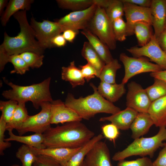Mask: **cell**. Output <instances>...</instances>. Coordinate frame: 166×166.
Listing matches in <instances>:
<instances>
[{
    "label": "cell",
    "mask_w": 166,
    "mask_h": 166,
    "mask_svg": "<svg viewBox=\"0 0 166 166\" xmlns=\"http://www.w3.org/2000/svg\"><path fill=\"white\" fill-rule=\"evenodd\" d=\"M18 105V102L14 100L0 101V110L2 112L1 116L7 123L11 120Z\"/></svg>",
    "instance_id": "obj_37"
},
{
    "label": "cell",
    "mask_w": 166,
    "mask_h": 166,
    "mask_svg": "<svg viewBox=\"0 0 166 166\" xmlns=\"http://www.w3.org/2000/svg\"><path fill=\"white\" fill-rule=\"evenodd\" d=\"M101 129L104 137L115 144L120 135L119 129L117 127L111 123L102 125Z\"/></svg>",
    "instance_id": "obj_39"
},
{
    "label": "cell",
    "mask_w": 166,
    "mask_h": 166,
    "mask_svg": "<svg viewBox=\"0 0 166 166\" xmlns=\"http://www.w3.org/2000/svg\"><path fill=\"white\" fill-rule=\"evenodd\" d=\"M126 105L138 113H148L152 103L146 89L135 81H131L127 85Z\"/></svg>",
    "instance_id": "obj_12"
},
{
    "label": "cell",
    "mask_w": 166,
    "mask_h": 166,
    "mask_svg": "<svg viewBox=\"0 0 166 166\" xmlns=\"http://www.w3.org/2000/svg\"><path fill=\"white\" fill-rule=\"evenodd\" d=\"M157 127H166V96L152 101L148 111Z\"/></svg>",
    "instance_id": "obj_22"
},
{
    "label": "cell",
    "mask_w": 166,
    "mask_h": 166,
    "mask_svg": "<svg viewBox=\"0 0 166 166\" xmlns=\"http://www.w3.org/2000/svg\"><path fill=\"white\" fill-rule=\"evenodd\" d=\"M97 6L93 4L85 10L72 11L56 21L61 26L64 31L69 29L84 30L87 28Z\"/></svg>",
    "instance_id": "obj_10"
},
{
    "label": "cell",
    "mask_w": 166,
    "mask_h": 166,
    "mask_svg": "<svg viewBox=\"0 0 166 166\" xmlns=\"http://www.w3.org/2000/svg\"><path fill=\"white\" fill-rule=\"evenodd\" d=\"M26 11L20 10L14 14L20 25V32L14 37L9 36L5 32L4 41L0 46V53L10 55L30 51L43 54L45 49L35 39V32L28 22Z\"/></svg>",
    "instance_id": "obj_2"
},
{
    "label": "cell",
    "mask_w": 166,
    "mask_h": 166,
    "mask_svg": "<svg viewBox=\"0 0 166 166\" xmlns=\"http://www.w3.org/2000/svg\"><path fill=\"white\" fill-rule=\"evenodd\" d=\"M16 157L22 163V166H33L37 159L36 155L31 150L30 146L23 144L18 149Z\"/></svg>",
    "instance_id": "obj_34"
},
{
    "label": "cell",
    "mask_w": 166,
    "mask_h": 166,
    "mask_svg": "<svg viewBox=\"0 0 166 166\" xmlns=\"http://www.w3.org/2000/svg\"><path fill=\"white\" fill-rule=\"evenodd\" d=\"M119 59L124 67V74L122 81L124 84L137 74L164 70L160 66L151 62L149 59L144 57H130L123 53L120 54Z\"/></svg>",
    "instance_id": "obj_7"
},
{
    "label": "cell",
    "mask_w": 166,
    "mask_h": 166,
    "mask_svg": "<svg viewBox=\"0 0 166 166\" xmlns=\"http://www.w3.org/2000/svg\"><path fill=\"white\" fill-rule=\"evenodd\" d=\"M123 2L133 4L144 7L150 8L152 0H121Z\"/></svg>",
    "instance_id": "obj_47"
},
{
    "label": "cell",
    "mask_w": 166,
    "mask_h": 166,
    "mask_svg": "<svg viewBox=\"0 0 166 166\" xmlns=\"http://www.w3.org/2000/svg\"><path fill=\"white\" fill-rule=\"evenodd\" d=\"M8 0H0V14L2 16L3 13V10L5 6L7 5Z\"/></svg>",
    "instance_id": "obj_51"
},
{
    "label": "cell",
    "mask_w": 166,
    "mask_h": 166,
    "mask_svg": "<svg viewBox=\"0 0 166 166\" xmlns=\"http://www.w3.org/2000/svg\"><path fill=\"white\" fill-rule=\"evenodd\" d=\"M105 9L112 22L117 19L122 18L124 15V3L121 0H111L109 5Z\"/></svg>",
    "instance_id": "obj_35"
},
{
    "label": "cell",
    "mask_w": 166,
    "mask_h": 166,
    "mask_svg": "<svg viewBox=\"0 0 166 166\" xmlns=\"http://www.w3.org/2000/svg\"><path fill=\"white\" fill-rule=\"evenodd\" d=\"M163 148L153 162V166H166V143H164Z\"/></svg>",
    "instance_id": "obj_44"
},
{
    "label": "cell",
    "mask_w": 166,
    "mask_h": 166,
    "mask_svg": "<svg viewBox=\"0 0 166 166\" xmlns=\"http://www.w3.org/2000/svg\"><path fill=\"white\" fill-rule=\"evenodd\" d=\"M51 43L53 47H61L65 45L66 41L62 34H58L54 37L51 40Z\"/></svg>",
    "instance_id": "obj_46"
},
{
    "label": "cell",
    "mask_w": 166,
    "mask_h": 166,
    "mask_svg": "<svg viewBox=\"0 0 166 166\" xmlns=\"http://www.w3.org/2000/svg\"><path fill=\"white\" fill-rule=\"evenodd\" d=\"M138 113L134 110L127 107L125 109L120 110L110 116L101 117L99 121H110L119 129L125 130L130 128Z\"/></svg>",
    "instance_id": "obj_18"
},
{
    "label": "cell",
    "mask_w": 166,
    "mask_h": 166,
    "mask_svg": "<svg viewBox=\"0 0 166 166\" xmlns=\"http://www.w3.org/2000/svg\"><path fill=\"white\" fill-rule=\"evenodd\" d=\"M41 111L33 116H29L18 130L20 135L28 132L43 134L51 127V103L46 101L41 105Z\"/></svg>",
    "instance_id": "obj_8"
},
{
    "label": "cell",
    "mask_w": 166,
    "mask_h": 166,
    "mask_svg": "<svg viewBox=\"0 0 166 166\" xmlns=\"http://www.w3.org/2000/svg\"><path fill=\"white\" fill-rule=\"evenodd\" d=\"M164 30H166V20H165V25Z\"/></svg>",
    "instance_id": "obj_52"
},
{
    "label": "cell",
    "mask_w": 166,
    "mask_h": 166,
    "mask_svg": "<svg viewBox=\"0 0 166 166\" xmlns=\"http://www.w3.org/2000/svg\"><path fill=\"white\" fill-rule=\"evenodd\" d=\"M61 77L63 80L68 81L73 88L83 85L85 82L80 69L76 67L74 61L70 62L68 66L62 67Z\"/></svg>",
    "instance_id": "obj_24"
},
{
    "label": "cell",
    "mask_w": 166,
    "mask_h": 166,
    "mask_svg": "<svg viewBox=\"0 0 166 166\" xmlns=\"http://www.w3.org/2000/svg\"><path fill=\"white\" fill-rule=\"evenodd\" d=\"M5 83L11 89L4 91L2 96L5 98L14 100L18 102L26 103L31 101L34 107L39 109L43 102L53 101L49 90L51 78L48 77L39 83L26 86L15 85L3 79Z\"/></svg>",
    "instance_id": "obj_4"
},
{
    "label": "cell",
    "mask_w": 166,
    "mask_h": 166,
    "mask_svg": "<svg viewBox=\"0 0 166 166\" xmlns=\"http://www.w3.org/2000/svg\"><path fill=\"white\" fill-rule=\"evenodd\" d=\"M58 6L73 11L86 9L94 4L93 0H57Z\"/></svg>",
    "instance_id": "obj_32"
},
{
    "label": "cell",
    "mask_w": 166,
    "mask_h": 166,
    "mask_svg": "<svg viewBox=\"0 0 166 166\" xmlns=\"http://www.w3.org/2000/svg\"><path fill=\"white\" fill-rule=\"evenodd\" d=\"M43 134V144L46 148L80 147L95 136L94 132L81 121L50 127Z\"/></svg>",
    "instance_id": "obj_1"
},
{
    "label": "cell",
    "mask_w": 166,
    "mask_h": 166,
    "mask_svg": "<svg viewBox=\"0 0 166 166\" xmlns=\"http://www.w3.org/2000/svg\"><path fill=\"white\" fill-rule=\"evenodd\" d=\"M84 166H113L110 152L106 143L101 140L97 142L85 158Z\"/></svg>",
    "instance_id": "obj_14"
},
{
    "label": "cell",
    "mask_w": 166,
    "mask_h": 166,
    "mask_svg": "<svg viewBox=\"0 0 166 166\" xmlns=\"http://www.w3.org/2000/svg\"><path fill=\"white\" fill-rule=\"evenodd\" d=\"M33 0H10L6 6L1 18L2 25L5 26L10 17L20 10H29Z\"/></svg>",
    "instance_id": "obj_27"
},
{
    "label": "cell",
    "mask_w": 166,
    "mask_h": 166,
    "mask_svg": "<svg viewBox=\"0 0 166 166\" xmlns=\"http://www.w3.org/2000/svg\"><path fill=\"white\" fill-rule=\"evenodd\" d=\"M158 133L148 137L139 138L134 140L123 150L115 153L112 157L115 161H120L133 156L152 157L160 147H163L166 140V127L159 128Z\"/></svg>",
    "instance_id": "obj_5"
},
{
    "label": "cell",
    "mask_w": 166,
    "mask_h": 166,
    "mask_svg": "<svg viewBox=\"0 0 166 166\" xmlns=\"http://www.w3.org/2000/svg\"><path fill=\"white\" fill-rule=\"evenodd\" d=\"M36 156V160L33 166H62L51 157L41 155Z\"/></svg>",
    "instance_id": "obj_42"
},
{
    "label": "cell",
    "mask_w": 166,
    "mask_h": 166,
    "mask_svg": "<svg viewBox=\"0 0 166 166\" xmlns=\"http://www.w3.org/2000/svg\"><path fill=\"white\" fill-rule=\"evenodd\" d=\"M153 124V121L148 113H138L130 128L132 138L135 140L145 134Z\"/></svg>",
    "instance_id": "obj_19"
},
{
    "label": "cell",
    "mask_w": 166,
    "mask_h": 166,
    "mask_svg": "<svg viewBox=\"0 0 166 166\" xmlns=\"http://www.w3.org/2000/svg\"><path fill=\"white\" fill-rule=\"evenodd\" d=\"M90 86L93 90V94L85 97L76 98L73 94L68 93L65 104L74 111L82 118L89 120L99 113H106L111 115L121 110L118 107L101 96L97 87L93 83Z\"/></svg>",
    "instance_id": "obj_3"
},
{
    "label": "cell",
    "mask_w": 166,
    "mask_h": 166,
    "mask_svg": "<svg viewBox=\"0 0 166 166\" xmlns=\"http://www.w3.org/2000/svg\"><path fill=\"white\" fill-rule=\"evenodd\" d=\"M121 67V65L118 60L114 59L109 63L105 64L100 73L99 78L101 81L108 83H115L117 72Z\"/></svg>",
    "instance_id": "obj_31"
},
{
    "label": "cell",
    "mask_w": 166,
    "mask_h": 166,
    "mask_svg": "<svg viewBox=\"0 0 166 166\" xmlns=\"http://www.w3.org/2000/svg\"><path fill=\"white\" fill-rule=\"evenodd\" d=\"M126 50L134 57H146L160 66L164 70H166V53L160 47L154 35L145 45L140 47L133 46Z\"/></svg>",
    "instance_id": "obj_11"
},
{
    "label": "cell",
    "mask_w": 166,
    "mask_h": 166,
    "mask_svg": "<svg viewBox=\"0 0 166 166\" xmlns=\"http://www.w3.org/2000/svg\"><path fill=\"white\" fill-rule=\"evenodd\" d=\"M26 103L18 102L16 109L10 121L7 123L6 130L12 131L13 129L17 130L22 126L28 116Z\"/></svg>",
    "instance_id": "obj_30"
},
{
    "label": "cell",
    "mask_w": 166,
    "mask_h": 166,
    "mask_svg": "<svg viewBox=\"0 0 166 166\" xmlns=\"http://www.w3.org/2000/svg\"><path fill=\"white\" fill-rule=\"evenodd\" d=\"M97 89L101 96L112 103L118 101L126 92L124 84L122 82L110 84L101 81Z\"/></svg>",
    "instance_id": "obj_21"
},
{
    "label": "cell",
    "mask_w": 166,
    "mask_h": 166,
    "mask_svg": "<svg viewBox=\"0 0 166 166\" xmlns=\"http://www.w3.org/2000/svg\"><path fill=\"white\" fill-rule=\"evenodd\" d=\"M51 103V124H63L82 120L74 111L66 106L61 100H53Z\"/></svg>",
    "instance_id": "obj_15"
},
{
    "label": "cell",
    "mask_w": 166,
    "mask_h": 166,
    "mask_svg": "<svg viewBox=\"0 0 166 166\" xmlns=\"http://www.w3.org/2000/svg\"><path fill=\"white\" fill-rule=\"evenodd\" d=\"M104 137L102 134L94 136L74 154L64 166H82L85 157L89 151L97 142L101 140Z\"/></svg>",
    "instance_id": "obj_26"
},
{
    "label": "cell",
    "mask_w": 166,
    "mask_h": 166,
    "mask_svg": "<svg viewBox=\"0 0 166 166\" xmlns=\"http://www.w3.org/2000/svg\"><path fill=\"white\" fill-rule=\"evenodd\" d=\"M8 131L9 136L5 139L6 141H16L37 149L46 148L43 144L44 136L43 134L35 133L28 136H18L14 134L12 130Z\"/></svg>",
    "instance_id": "obj_23"
},
{
    "label": "cell",
    "mask_w": 166,
    "mask_h": 166,
    "mask_svg": "<svg viewBox=\"0 0 166 166\" xmlns=\"http://www.w3.org/2000/svg\"><path fill=\"white\" fill-rule=\"evenodd\" d=\"M86 29L97 36L111 50L116 48V41L113 31L112 22L105 9L97 6L96 11Z\"/></svg>",
    "instance_id": "obj_6"
},
{
    "label": "cell",
    "mask_w": 166,
    "mask_h": 166,
    "mask_svg": "<svg viewBox=\"0 0 166 166\" xmlns=\"http://www.w3.org/2000/svg\"><path fill=\"white\" fill-rule=\"evenodd\" d=\"M11 166H20L17 164H14L12 165Z\"/></svg>",
    "instance_id": "obj_53"
},
{
    "label": "cell",
    "mask_w": 166,
    "mask_h": 166,
    "mask_svg": "<svg viewBox=\"0 0 166 166\" xmlns=\"http://www.w3.org/2000/svg\"><path fill=\"white\" fill-rule=\"evenodd\" d=\"M111 1V0H93L94 4L104 9L108 6Z\"/></svg>",
    "instance_id": "obj_50"
},
{
    "label": "cell",
    "mask_w": 166,
    "mask_h": 166,
    "mask_svg": "<svg viewBox=\"0 0 166 166\" xmlns=\"http://www.w3.org/2000/svg\"><path fill=\"white\" fill-rule=\"evenodd\" d=\"M113 31L116 41L122 42L127 36V26L122 18L116 19L112 22Z\"/></svg>",
    "instance_id": "obj_38"
},
{
    "label": "cell",
    "mask_w": 166,
    "mask_h": 166,
    "mask_svg": "<svg viewBox=\"0 0 166 166\" xmlns=\"http://www.w3.org/2000/svg\"><path fill=\"white\" fill-rule=\"evenodd\" d=\"M8 62L12 63L14 67V69L11 71V73L22 75L29 70L30 68L19 54L8 55L0 53V71L3 70L5 65Z\"/></svg>",
    "instance_id": "obj_25"
},
{
    "label": "cell",
    "mask_w": 166,
    "mask_h": 166,
    "mask_svg": "<svg viewBox=\"0 0 166 166\" xmlns=\"http://www.w3.org/2000/svg\"><path fill=\"white\" fill-rule=\"evenodd\" d=\"M165 52L166 53V51H165Z\"/></svg>",
    "instance_id": "obj_55"
},
{
    "label": "cell",
    "mask_w": 166,
    "mask_h": 166,
    "mask_svg": "<svg viewBox=\"0 0 166 166\" xmlns=\"http://www.w3.org/2000/svg\"><path fill=\"white\" fill-rule=\"evenodd\" d=\"M29 68H38L42 65L44 57L43 54L26 51L19 54Z\"/></svg>",
    "instance_id": "obj_36"
},
{
    "label": "cell",
    "mask_w": 166,
    "mask_h": 166,
    "mask_svg": "<svg viewBox=\"0 0 166 166\" xmlns=\"http://www.w3.org/2000/svg\"><path fill=\"white\" fill-rule=\"evenodd\" d=\"M78 33V30L69 29L64 31L62 35L66 41L72 43Z\"/></svg>",
    "instance_id": "obj_45"
},
{
    "label": "cell",
    "mask_w": 166,
    "mask_h": 166,
    "mask_svg": "<svg viewBox=\"0 0 166 166\" xmlns=\"http://www.w3.org/2000/svg\"><path fill=\"white\" fill-rule=\"evenodd\" d=\"M30 147L32 151L36 155H44L51 157L62 166H64L71 157L81 148H46L39 149L31 147Z\"/></svg>",
    "instance_id": "obj_17"
},
{
    "label": "cell",
    "mask_w": 166,
    "mask_h": 166,
    "mask_svg": "<svg viewBox=\"0 0 166 166\" xmlns=\"http://www.w3.org/2000/svg\"><path fill=\"white\" fill-rule=\"evenodd\" d=\"M156 38L160 47L164 51H166V30H164Z\"/></svg>",
    "instance_id": "obj_48"
},
{
    "label": "cell",
    "mask_w": 166,
    "mask_h": 166,
    "mask_svg": "<svg viewBox=\"0 0 166 166\" xmlns=\"http://www.w3.org/2000/svg\"><path fill=\"white\" fill-rule=\"evenodd\" d=\"M150 76L154 78L160 79L166 82V70L151 73Z\"/></svg>",
    "instance_id": "obj_49"
},
{
    "label": "cell",
    "mask_w": 166,
    "mask_h": 166,
    "mask_svg": "<svg viewBox=\"0 0 166 166\" xmlns=\"http://www.w3.org/2000/svg\"><path fill=\"white\" fill-rule=\"evenodd\" d=\"M150 8L152 16V26L154 30V35L157 38L164 30L166 0H152Z\"/></svg>",
    "instance_id": "obj_16"
},
{
    "label": "cell",
    "mask_w": 166,
    "mask_h": 166,
    "mask_svg": "<svg viewBox=\"0 0 166 166\" xmlns=\"http://www.w3.org/2000/svg\"><path fill=\"white\" fill-rule=\"evenodd\" d=\"M117 166H153L150 159L143 157L135 160L128 161L124 160L119 161Z\"/></svg>",
    "instance_id": "obj_40"
},
{
    "label": "cell",
    "mask_w": 166,
    "mask_h": 166,
    "mask_svg": "<svg viewBox=\"0 0 166 166\" xmlns=\"http://www.w3.org/2000/svg\"><path fill=\"white\" fill-rule=\"evenodd\" d=\"M82 166H84V165H83H83H82Z\"/></svg>",
    "instance_id": "obj_54"
},
{
    "label": "cell",
    "mask_w": 166,
    "mask_h": 166,
    "mask_svg": "<svg viewBox=\"0 0 166 166\" xmlns=\"http://www.w3.org/2000/svg\"><path fill=\"white\" fill-rule=\"evenodd\" d=\"M82 75L87 82H89L95 77H98L97 72L95 69L90 64L87 63L84 65L79 66V68Z\"/></svg>",
    "instance_id": "obj_43"
},
{
    "label": "cell",
    "mask_w": 166,
    "mask_h": 166,
    "mask_svg": "<svg viewBox=\"0 0 166 166\" xmlns=\"http://www.w3.org/2000/svg\"><path fill=\"white\" fill-rule=\"evenodd\" d=\"M82 56L96 70L99 78L105 64L88 42H84L81 51Z\"/></svg>",
    "instance_id": "obj_28"
},
{
    "label": "cell",
    "mask_w": 166,
    "mask_h": 166,
    "mask_svg": "<svg viewBox=\"0 0 166 166\" xmlns=\"http://www.w3.org/2000/svg\"><path fill=\"white\" fill-rule=\"evenodd\" d=\"M6 122L1 116L0 118V155L1 156L4 155V150L11 145L10 143L5 140V132L6 130Z\"/></svg>",
    "instance_id": "obj_41"
},
{
    "label": "cell",
    "mask_w": 166,
    "mask_h": 166,
    "mask_svg": "<svg viewBox=\"0 0 166 166\" xmlns=\"http://www.w3.org/2000/svg\"><path fill=\"white\" fill-rule=\"evenodd\" d=\"M30 23L34 31L36 38L45 49L53 47L51 43L52 39L64 32L61 26L57 21L43 20L42 22H38L32 17Z\"/></svg>",
    "instance_id": "obj_9"
},
{
    "label": "cell",
    "mask_w": 166,
    "mask_h": 166,
    "mask_svg": "<svg viewBox=\"0 0 166 166\" xmlns=\"http://www.w3.org/2000/svg\"><path fill=\"white\" fill-rule=\"evenodd\" d=\"M123 2L127 36L134 34V26L137 22H144L152 26V16L150 8L142 7L130 3Z\"/></svg>",
    "instance_id": "obj_13"
},
{
    "label": "cell",
    "mask_w": 166,
    "mask_h": 166,
    "mask_svg": "<svg viewBox=\"0 0 166 166\" xmlns=\"http://www.w3.org/2000/svg\"><path fill=\"white\" fill-rule=\"evenodd\" d=\"M154 80L153 84L145 89L152 102L166 96V82L157 78Z\"/></svg>",
    "instance_id": "obj_33"
},
{
    "label": "cell",
    "mask_w": 166,
    "mask_h": 166,
    "mask_svg": "<svg viewBox=\"0 0 166 166\" xmlns=\"http://www.w3.org/2000/svg\"><path fill=\"white\" fill-rule=\"evenodd\" d=\"M152 25L144 22L136 23L134 27V34L137 39L138 45L140 47L148 43L154 35Z\"/></svg>",
    "instance_id": "obj_29"
},
{
    "label": "cell",
    "mask_w": 166,
    "mask_h": 166,
    "mask_svg": "<svg viewBox=\"0 0 166 166\" xmlns=\"http://www.w3.org/2000/svg\"><path fill=\"white\" fill-rule=\"evenodd\" d=\"M81 33L87 38L91 46L105 64L114 59L108 46L90 31L85 29L81 31Z\"/></svg>",
    "instance_id": "obj_20"
}]
</instances>
